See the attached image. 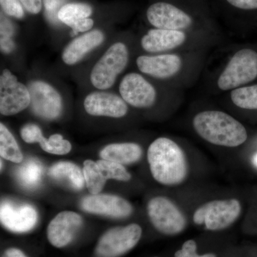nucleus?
I'll use <instances>...</instances> for the list:
<instances>
[{"mask_svg":"<svg viewBox=\"0 0 257 257\" xmlns=\"http://www.w3.org/2000/svg\"><path fill=\"white\" fill-rule=\"evenodd\" d=\"M147 159L154 178L167 186L182 183L187 175V162L183 150L172 140L157 139L150 145Z\"/></svg>","mask_w":257,"mask_h":257,"instance_id":"1","label":"nucleus"},{"mask_svg":"<svg viewBox=\"0 0 257 257\" xmlns=\"http://www.w3.org/2000/svg\"><path fill=\"white\" fill-rule=\"evenodd\" d=\"M193 126L201 138L218 146H240L248 138L243 125L223 111H202L194 116Z\"/></svg>","mask_w":257,"mask_h":257,"instance_id":"2","label":"nucleus"},{"mask_svg":"<svg viewBox=\"0 0 257 257\" xmlns=\"http://www.w3.org/2000/svg\"><path fill=\"white\" fill-rule=\"evenodd\" d=\"M257 77V52L251 49L236 52L228 62L217 80L221 90L236 89Z\"/></svg>","mask_w":257,"mask_h":257,"instance_id":"3","label":"nucleus"},{"mask_svg":"<svg viewBox=\"0 0 257 257\" xmlns=\"http://www.w3.org/2000/svg\"><path fill=\"white\" fill-rule=\"evenodd\" d=\"M128 61L126 45L122 42L113 44L93 67L90 74L93 86L101 90L112 87L117 76L127 65Z\"/></svg>","mask_w":257,"mask_h":257,"instance_id":"4","label":"nucleus"},{"mask_svg":"<svg viewBox=\"0 0 257 257\" xmlns=\"http://www.w3.org/2000/svg\"><path fill=\"white\" fill-rule=\"evenodd\" d=\"M241 204L237 199L214 200L198 208L194 214V223L205 225L210 231H219L229 227L238 219Z\"/></svg>","mask_w":257,"mask_h":257,"instance_id":"5","label":"nucleus"},{"mask_svg":"<svg viewBox=\"0 0 257 257\" xmlns=\"http://www.w3.org/2000/svg\"><path fill=\"white\" fill-rule=\"evenodd\" d=\"M147 209L152 224L162 234L177 235L187 226L185 216L168 198H153L149 202Z\"/></svg>","mask_w":257,"mask_h":257,"instance_id":"6","label":"nucleus"},{"mask_svg":"<svg viewBox=\"0 0 257 257\" xmlns=\"http://www.w3.org/2000/svg\"><path fill=\"white\" fill-rule=\"evenodd\" d=\"M142 233V228L137 224L109 229L99 239L96 253L99 257L121 256L138 244Z\"/></svg>","mask_w":257,"mask_h":257,"instance_id":"7","label":"nucleus"},{"mask_svg":"<svg viewBox=\"0 0 257 257\" xmlns=\"http://www.w3.org/2000/svg\"><path fill=\"white\" fill-rule=\"evenodd\" d=\"M31 103L28 87L5 69L0 76V112L5 116L18 114Z\"/></svg>","mask_w":257,"mask_h":257,"instance_id":"8","label":"nucleus"},{"mask_svg":"<svg viewBox=\"0 0 257 257\" xmlns=\"http://www.w3.org/2000/svg\"><path fill=\"white\" fill-rule=\"evenodd\" d=\"M32 111L45 119H55L62 113V96L57 90L42 81H34L28 86Z\"/></svg>","mask_w":257,"mask_h":257,"instance_id":"9","label":"nucleus"},{"mask_svg":"<svg viewBox=\"0 0 257 257\" xmlns=\"http://www.w3.org/2000/svg\"><path fill=\"white\" fill-rule=\"evenodd\" d=\"M119 93L125 102L137 108L150 107L155 103V87L141 74H126L119 84Z\"/></svg>","mask_w":257,"mask_h":257,"instance_id":"10","label":"nucleus"},{"mask_svg":"<svg viewBox=\"0 0 257 257\" xmlns=\"http://www.w3.org/2000/svg\"><path fill=\"white\" fill-rule=\"evenodd\" d=\"M0 220L2 224L10 231L27 232L36 225L37 213L30 204L4 201L0 207Z\"/></svg>","mask_w":257,"mask_h":257,"instance_id":"11","label":"nucleus"},{"mask_svg":"<svg viewBox=\"0 0 257 257\" xmlns=\"http://www.w3.org/2000/svg\"><path fill=\"white\" fill-rule=\"evenodd\" d=\"M147 18L152 26L162 30L182 31L192 25V19L189 15L166 3L152 5L147 10Z\"/></svg>","mask_w":257,"mask_h":257,"instance_id":"12","label":"nucleus"},{"mask_svg":"<svg viewBox=\"0 0 257 257\" xmlns=\"http://www.w3.org/2000/svg\"><path fill=\"white\" fill-rule=\"evenodd\" d=\"M83 210L92 214L124 218L133 212V207L123 198L108 194H92L81 202Z\"/></svg>","mask_w":257,"mask_h":257,"instance_id":"13","label":"nucleus"},{"mask_svg":"<svg viewBox=\"0 0 257 257\" xmlns=\"http://www.w3.org/2000/svg\"><path fill=\"white\" fill-rule=\"evenodd\" d=\"M82 225L80 215L73 211H62L51 221L47 228V238L57 248L68 245Z\"/></svg>","mask_w":257,"mask_h":257,"instance_id":"14","label":"nucleus"},{"mask_svg":"<svg viewBox=\"0 0 257 257\" xmlns=\"http://www.w3.org/2000/svg\"><path fill=\"white\" fill-rule=\"evenodd\" d=\"M84 106L88 114L119 118L127 113L128 107L122 98L106 92H94L87 96Z\"/></svg>","mask_w":257,"mask_h":257,"instance_id":"15","label":"nucleus"},{"mask_svg":"<svg viewBox=\"0 0 257 257\" xmlns=\"http://www.w3.org/2000/svg\"><path fill=\"white\" fill-rule=\"evenodd\" d=\"M140 72L158 79H167L179 73L182 69V61L175 54L157 56H140L137 59Z\"/></svg>","mask_w":257,"mask_h":257,"instance_id":"16","label":"nucleus"},{"mask_svg":"<svg viewBox=\"0 0 257 257\" xmlns=\"http://www.w3.org/2000/svg\"><path fill=\"white\" fill-rule=\"evenodd\" d=\"M187 36L181 30L153 29L142 38L141 45L145 51L151 53L165 52L183 45Z\"/></svg>","mask_w":257,"mask_h":257,"instance_id":"17","label":"nucleus"},{"mask_svg":"<svg viewBox=\"0 0 257 257\" xmlns=\"http://www.w3.org/2000/svg\"><path fill=\"white\" fill-rule=\"evenodd\" d=\"M104 40V34L100 30L86 32L74 39L65 47L62 53V60L68 65L78 63L87 53L99 46Z\"/></svg>","mask_w":257,"mask_h":257,"instance_id":"18","label":"nucleus"},{"mask_svg":"<svg viewBox=\"0 0 257 257\" xmlns=\"http://www.w3.org/2000/svg\"><path fill=\"white\" fill-rule=\"evenodd\" d=\"M22 138L27 143H39L44 151L53 155H63L69 153L72 145L64 140L60 135H53L47 140L42 135L41 130L37 125L28 124L22 128Z\"/></svg>","mask_w":257,"mask_h":257,"instance_id":"19","label":"nucleus"},{"mask_svg":"<svg viewBox=\"0 0 257 257\" xmlns=\"http://www.w3.org/2000/svg\"><path fill=\"white\" fill-rule=\"evenodd\" d=\"M142 147L135 143L111 144L100 152L102 160L111 161L119 165H130L140 160Z\"/></svg>","mask_w":257,"mask_h":257,"instance_id":"20","label":"nucleus"},{"mask_svg":"<svg viewBox=\"0 0 257 257\" xmlns=\"http://www.w3.org/2000/svg\"><path fill=\"white\" fill-rule=\"evenodd\" d=\"M48 175L56 182L74 190H81L84 187V175L79 167L72 162H60L52 166Z\"/></svg>","mask_w":257,"mask_h":257,"instance_id":"21","label":"nucleus"},{"mask_svg":"<svg viewBox=\"0 0 257 257\" xmlns=\"http://www.w3.org/2000/svg\"><path fill=\"white\" fill-rule=\"evenodd\" d=\"M44 169L41 162L30 158L24 162L15 170V177L23 188L32 190L41 183Z\"/></svg>","mask_w":257,"mask_h":257,"instance_id":"22","label":"nucleus"},{"mask_svg":"<svg viewBox=\"0 0 257 257\" xmlns=\"http://www.w3.org/2000/svg\"><path fill=\"white\" fill-rule=\"evenodd\" d=\"M92 13V8L90 5L85 3H69L61 8L58 18L61 23L72 28L77 22L89 18Z\"/></svg>","mask_w":257,"mask_h":257,"instance_id":"23","label":"nucleus"},{"mask_svg":"<svg viewBox=\"0 0 257 257\" xmlns=\"http://www.w3.org/2000/svg\"><path fill=\"white\" fill-rule=\"evenodd\" d=\"M0 155L15 163L23 162V155L16 140L4 124H0Z\"/></svg>","mask_w":257,"mask_h":257,"instance_id":"24","label":"nucleus"},{"mask_svg":"<svg viewBox=\"0 0 257 257\" xmlns=\"http://www.w3.org/2000/svg\"><path fill=\"white\" fill-rule=\"evenodd\" d=\"M83 175L89 192L92 194H97L104 187L106 180L101 175L96 162L86 160L84 162Z\"/></svg>","mask_w":257,"mask_h":257,"instance_id":"25","label":"nucleus"},{"mask_svg":"<svg viewBox=\"0 0 257 257\" xmlns=\"http://www.w3.org/2000/svg\"><path fill=\"white\" fill-rule=\"evenodd\" d=\"M231 99L238 107L257 110V84L233 89Z\"/></svg>","mask_w":257,"mask_h":257,"instance_id":"26","label":"nucleus"},{"mask_svg":"<svg viewBox=\"0 0 257 257\" xmlns=\"http://www.w3.org/2000/svg\"><path fill=\"white\" fill-rule=\"evenodd\" d=\"M103 177L106 179H116V180L127 182L131 179L128 173L123 165L108 160H99L96 162Z\"/></svg>","mask_w":257,"mask_h":257,"instance_id":"27","label":"nucleus"},{"mask_svg":"<svg viewBox=\"0 0 257 257\" xmlns=\"http://www.w3.org/2000/svg\"><path fill=\"white\" fill-rule=\"evenodd\" d=\"M14 35V28L8 19L1 18V50L10 53L15 49V43L12 37Z\"/></svg>","mask_w":257,"mask_h":257,"instance_id":"28","label":"nucleus"},{"mask_svg":"<svg viewBox=\"0 0 257 257\" xmlns=\"http://www.w3.org/2000/svg\"><path fill=\"white\" fill-rule=\"evenodd\" d=\"M42 3L50 23L57 25L60 22L58 18L59 12L64 6L65 0H42Z\"/></svg>","mask_w":257,"mask_h":257,"instance_id":"29","label":"nucleus"},{"mask_svg":"<svg viewBox=\"0 0 257 257\" xmlns=\"http://www.w3.org/2000/svg\"><path fill=\"white\" fill-rule=\"evenodd\" d=\"M1 8L5 14L17 19H22L25 15L23 5L20 0H0Z\"/></svg>","mask_w":257,"mask_h":257,"instance_id":"30","label":"nucleus"},{"mask_svg":"<svg viewBox=\"0 0 257 257\" xmlns=\"http://www.w3.org/2000/svg\"><path fill=\"white\" fill-rule=\"evenodd\" d=\"M197 248V243L194 240H188L183 243L182 248L175 253V257H216L214 253L198 254Z\"/></svg>","mask_w":257,"mask_h":257,"instance_id":"31","label":"nucleus"},{"mask_svg":"<svg viewBox=\"0 0 257 257\" xmlns=\"http://www.w3.org/2000/svg\"><path fill=\"white\" fill-rule=\"evenodd\" d=\"M23 8L28 13L37 15L40 13L42 8V0H20Z\"/></svg>","mask_w":257,"mask_h":257,"instance_id":"32","label":"nucleus"},{"mask_svg":"<svg viewBox=\"0 0 257 257\" xmlns=\"http://www.w3.org/2000/svg\"><path fill=\"white\" fill-rule=\"evenodd\" d=\"M94 25V21L92 19L85 18L77 22L72 27L74 35H77L78 32H85L89 31L92 28Z\"/></svg>","mask_w":257,"mask_h":257,"instance_id":"33","label":"nucleus"},{"mask_svg":"<svg viewBox=\"0 0 257 257\" xmlns=\"http://www.w3.org/2000/svg\"><path fill=\"white\" fill-rule=\"evenodd\" d=\"M234 8L241 10L257 9V0H226Z\"/></svg>","mask_w":257,"mask_h":257,"instance_id":"34","label":"nucleus"},{"mask_svg":"<svg viewBox=\"0 0 257 257\" xmlns=\"http://www.w3.org/2000/svg\"><path fill=\"white\" fill-rule=\"evenodd\" d=\"M3 257H27L25 253L16 248H10L5 251Z\"/></svg>","mask_w":257,"mask_h":257,"instance_id":"35","label":"nucleus"},{"mask_svg":"<svg viewBox=\"0 0 257 257\" xmlns=\"http://www.w3.org/2000/svg\"><path fill=\"white\" fill-rule=\"evenodd\" d=\"M253 162L254 165L257 167V154L255 155L254 157H253Z\"/></svg>","mask_w":257,"mask_h":257,"instance_id":"36","label":"nucleus"},{"mask_svg":"<svg viewBox=\"0 0 257 257\" xmlns=\"http://www.w3.org/2000/svg\"><path fill=\"white\" fill-rule=\"evenodd\" d=\"M155 257H157V256H155Z\"/></svg>","mask_w":257,"mask_h":257,"instance_id":"37","label":"nucleus"}]
</instances>
